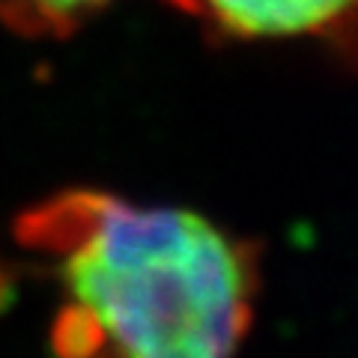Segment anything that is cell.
<instances>
[{"mask_svg": "<svg viewBox=\"0 0 358 358\" xmlns=\"http://www.w3.org/2000/svg\"><path fill=\"white\" fill-rule=\"evenodd\" d=\"M15 239L63 289L54 358H236L251 329L257 245L197 212L78 188L21 212Z\"/></svg>", "mask_w": 358, "mask_h": 358, "instance_id": "obj_1", "label": "cell"}, {"mask_svg": "<svg viewBox=\"0 0 358 358\" xmlns=\"http://www.w3.org/2000/svg\"><path fill=\"white\" fill-rule=\"evenodd\" d=\"M233 39H326L352 48L355 0H167Z\"/></svg>", "mask_w": 358, "mask_h": 358, "instance_id": "obj_2", "label": "cell"}, {"mask_svg": "<svg viewBox=\"0 0 358 358\" xmlns=\"http://www.w3.org/2000/svg\"><path fill=\"white\" fill-rule=\"evenodd\" d=\"M114 0H0V24L33 39H63Z\"/></svg>", "mask_w": 358, "mask_h": 358, "instance_id": "obj_3", "label": "cell"}]
</instances>
